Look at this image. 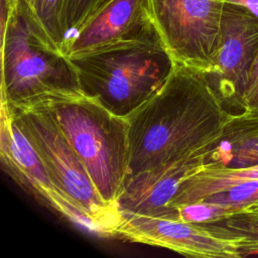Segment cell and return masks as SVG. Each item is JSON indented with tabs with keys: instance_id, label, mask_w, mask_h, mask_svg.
Listing matches in <instances>:
<instances>
[{
	"instance_id": "1",
	"label": "cell",
	"mask_w": 258,
	"mask_h": 258,
	"mask_svg": "<svg viewBox=\"0 0 258 258\" xmlns=\"http://www.w3.org/2000/svg\"><path fill=\"white\" fill-rule=\"evenodd\" d=\"M230 116L202 71L176 63L162 88L127 118V179L212 143Z\"/></svg>"
},
{
	"instance_id": "2",
	"label": "cell",
	"mask_w": 258,
	"mask_h": 258,
	"mask_svg": "<svg viewBox=\"0 0 258 258\" xmlns=\"http://www.w3.org/2000/svg\"><path fill=\"white\" fill-rule=\"evenodd\" d=\"M72 61L83 95L123 118L153 97L176 66L155 26L137 38Z\"/></svg>"
},
{
	"instance_id": "3",
	"label": "cell",
	"mask_w": 258,
	"mask_h": 258,
	"mask_svg": "<svg viewBox=\"0 0 258 258\" xmlns=\"http://www.w3.org/2000/svg\"><path fill=\"white\" fill-rule=\"evenodd\" d=\"M1 99L12 108L47 107L83 95L72 59L36 34L17 2L0 31Z\"/></svg>"
},
{
	"instance_id": "4",
	"label": "cell",
	"mask_w": 258,
	"mask_h": 258,
	"mask_svg": "<svg viewBox=\"0 0 258 258\" xmlns=\"http://www.w3.org/2000/svg\"><path fill=\"white\" fill-rule=\"evenodd\" d=\"M47 108L87 168L105 202L118 206L129 166V124L82 95Z\"/></svg>"
},
{
	"instance_id": "5",
	"label": "cell",
	"mask_w": 258,
	"mask_h": 258,
	"mask_svg": "<svg viewBox=\"0 0 258 258\" xmlns=\"http://www.w3.org/2000/svg\"><path fill=\"white\" fill-rule=\"evenodd\" d=\"M10 108L39 154L53 184L97 218L108 229L111 237L116 238L121 220L119 207L103 200L51 111L47 107Z\"/></svg>"
},
{
	"instance_id": "6",
	"label": "cell",
	"mask_w": 258,
	"mask_h": 258,
	"mask_svg": "<svg viewBox=\"0 0 258 258\" xmlns=\"http://www.w3.org/2000/svg\"><path fill=\"white\" fill-rule=\"evenodd\" d=\"M148 4L174 61L206 71L217 47L225 0H148Z\"/></svg>"
},
{
	"instance_id": "7",
	"label": "cell",
	"mask_w": 258,
	"mask_h": 258,
	"mask_svg": "<svg viewBox=\"0 0 258 258\" xmlns=\"http://www.w3.org/2000/svg\"><path fill=\"white\" fill-rule=\"evenodd\" d=\"M257 50L258 18L242 7L225 2L217 47L203 74L230 114L245 111V88Z\"/></svg>"
},
{
	"instance_id": "8",
	"label": "cell",
	"mask_w": 258,
	"mask_h": 258,
	"mask_svg": "<svg viewBox=\"0 0 258 258\" xmlns=\"http://www.w3.org/2000/svg\"><path fill=\"white\" fill-rule=\"evenodd\" d=\"M116 238L204 258H241L236 242L204 224L121 212Z\"/></svg>"
},
{
	"instance_id": "9",
	"label": "cell",
	"mask_w": 258,
	"mask_h": 258,
	"mask_svg": "<svg viewBox=\"0 0 258 258\" xmlns=\"http://www.w3.org/2000/svg\"><path fill=\"white\" fill-rule=\"evenodd\" d=\"M153 27L148 0H107L68 41L63 53L77 58L137 38Z\"/></svg>"
},
{
	"instance_id": "10",
	"label": "cell",
	"mask_w": 258,
	"mask_h": 258,
	"mask_svg": "<svg viewBox=\"0 0 258 258\" xmlns=\"http://www.w3.org/2000/svg\"><path fill=\"white\" fill-rule=\"evenodd\" d=\"M208 145L185 151L129 177L117 202L120 212L148 216L160 213L179 184L204 165Z\"/></svg>"
},
{
	"instance_id": "11",
	"label": "cell",
	"mask_w": 258,
	"mask_h": 258,
	"mask_svg": "<svg viewBox=\"0 0 258 258\" xmlns=\"http://www.w3.org/2000/svg\"><path fill=\"white\" fill-rule=\"evenodd\" d=\"M0 155L4 170L46 207L53 209L67 196L53 184L29 137L15 119L8 103L2 99Z\"/></svg>"
},
{
	"instance_id": "12",
	"label": "cell",
	"mask_w": 258,
	"mask_h": 258,
	"mask_svg": "<svg viewBox=\"0 0 258 258\" xmlns=\"http://www.w3.org/2000/svg\"><path fill=\"white\" fill-rule=\"evenodd\" d=\"M204 164L231 168L258 165V112L231 114L221 134L208 145Z\"/></svg>"
},
{
	"instance_id": "13",
	"label": "cell",
	"mask_w": 258,
	"mask_h": 258,
	"mask_svg": "<svg viewBox=\"0 0 258 258\" xmlns=\"http://www.w3.org/2000/svg\"><path fill=\"white\" fill-rule=\"evenodd\" d=\"M252 180H258V165L231 168L204 164L179 184L168 205L176 206L202 202L213 195Z\"/></svg>"
},
{
	"instance_id": "14",
	"label": "cell",
	"mask_w": 258,
	"mask_h": 258,
	"mask_svg": "<svg viewBox=\"0 0 258 258\" xmlns=\"http://www.w3.org/2000/svg\"><path fill=\"white\" fill-rule=\"evenodd\" d=\"M17 5L33 31L63 53L68 41L66 0H17Z\"/></svg>"
},
{
	"instance_id": "15",
	"label": "cell",
	"mask_w": 258,
	"mask_h": 258,
	"mask_svg": "<svg viewBox=\"0 0 258 258\" xmlns=\"http://www.w3.org/2000/svg\"><path fill=\"white\" fill-rule=\"evenodd\" d=\"M204 225L219 237L235 241L241 258L258 255V213H236Z\"/></svg>"
},
{
	"instance_id": "16",
	"label": "cell",
	"mask_w": 258,
	"mask_h": 258,
	"mask_svg": "<svg viewBox=\"0 0 258 258\" xmlns=\"http://www.w3.org/2000/svg\"><path fill=\"white\" fill-rule=\"evenodd\" d=\"M106 1L107 0H66L64 26L68 41Z\"/></svg>"
},
{
	"instance_id": "17",
	"label": "cell",
	"mask_w": 258,
	"mask_h": 258,
	"mask_svg": "<svg viewBox=\"0 0 258 258\" xmlns=\"http://www.w3.org/2000/svg\"><path fill=\"white\" fill-rule=\"evenodd\" d=\"M245 111L258 112V50L252 60L248 73L247 84L244 94Z\"/></svg>"
},
{
	"instance_id": "18",
	"label": "cell",
	"mask_w": 258,
	"mask_h": 258,
	"mask_svg": "<svg viewBox=\"0 0 258 258\" xmlns=\"http://www.w3.org/2000/svg\"><path fill=\"white\" fill-rule=\"evenodd\" d=\"M225 2L242 7L258 18V0H225Z\"/></svg>"
},
{
	"instance_id": "19",
	"label": "cell",
	"mask_w": 258,
	"mask_h": 258,
	"mask_svg": "<svg viewBox=\"0 0 258 258\" xmlns=\"http://www.w3.org/2000/svg\"><path fill=\"white\" fill-rule=\"evenodd\" d=\"M246 213H258V201H257L255 204H253V205L249 208V210L246 211Z\"/></svg>"
}]
</instances>
